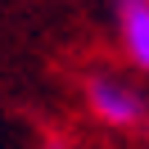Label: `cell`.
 <instances>
[{"mask_svg": "<svg viewBox=\"0 0 149 149\" xmlns=\"http://www.w3.org/2000/svg\"><path fill=\"white\" fill-rule=\"evenodd\" d=\"M86 104H91V113L104 122V127H140V122L149 118V100L136 91V86H127L122 77L113 72H95L91 81H86Z\"/></svg>", "mask_w": 149, "mask_h": 149, "instance_id": "obj_1", "label": "cell"}, {"mask_svg": "<svg viewBox=\"0 0 149 149\" xmlns=\"http://www.w3.org/2000/svg\"><path fill=\"white\" fill-rule=\"evenodd\" d=\"M41 149H77V145H72V140H63V136H50Z\"/></svg>", "mask_w": 149, "mask_h": 149, "instance_id": "obj_3", "label": "cell"}, {"mask_svg": "<svg viewBox=\"0 0 149 149\" xmlns=\"http://www.w3.org/2000/svg\"><path fill=\"white\" fill-rule=\"evenodd\" d=\"M118 32H122V45H127V59L149 72V0H118Z\"/></svg>", "mask_w": 149, "mask_h": 149, "instance_id": "obj_2", "label": "cell"}]
</instances>
